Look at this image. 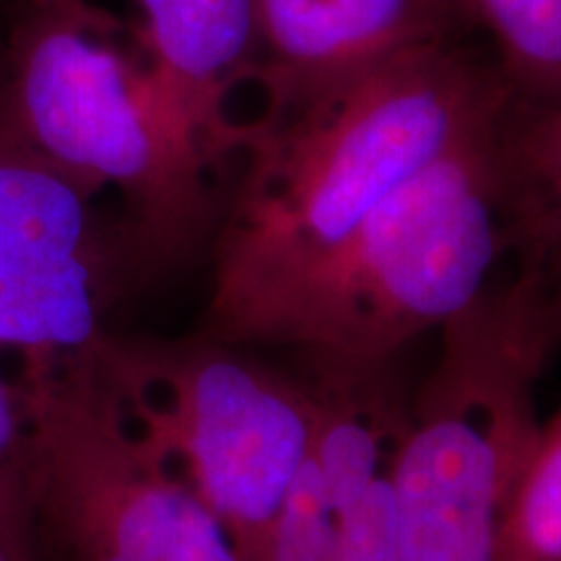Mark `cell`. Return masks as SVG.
I'll return each mask as SVG.
<instances>
[{"label": "cell", "mask_w": 561, "mask_h": 561, "mask_svg": "<svg viewBox=\"0 0 561 561\" xmlns=\"http://www.w3.org/2000/svg\"><path fill=\"white\" fill-rule=\"evenodd\" d=\"M13 392L37 525L70 561H242L219 520L133 430L94 346L21 359Z\"/></svg>", "instance_id": "obj_6"}, {"label": "cell", "mask_w": 561, "mask_h": 561, "mask_svg": "<svg viewBox=\"0 0 561 561\" xmlns=\"http://www.w3.org/2000/svg\"><path fill=\"white\" fill-rule=\"evenodd\" d=\"M133 30L153 73L224 164L234 159L237 94L263 66L255 0H133Z\"/></svg>", "instance_id": "obj_9"}, {"label": "cell", "mask_w": 561, "mask_h": 561, "mask_svg": "<svg viewBox=\"0 0 561 561\" xmlns=\"http://www.w3.org/2000/svg\"><path fill=\"white\" fill-rule=\"evenodd\" d=\"M335 528L339 561H401L390 476L382 473L362 496L335 510Z\"/></svg>", "instance_id": "obj_16"}, {"label": "cell", "mask_w": 561, "mask_h": 561, "mask_svg": "<svg viewBox=\"0 0 561 561\" xmlns=\"http://www.w3.org/2000/svg\"><path fill=\"white\" fill-rule=\"evenodd\" d=\"M94 198L13 128L0 102V351L55 359L104 335L112 276L130 248L104 231Z\"/></svg>", "instance_id": "obj_7"}, {"label": "cell", "mask_w": 561, "mask_h": 561, "mask_svg": "<svg viewBox=\"0 0 561 561\" xmlns=\"http://www.w3.org/2000/svg\"><path fill=\"white\" fill-rule=\"evenodd\" d=\"M0 102L83 191L121 195L133 261L170 265L216 231L224 161L153 73L133 24L91 0H24Z\"/></svg>", "instance_id": "obj_2"}, {"label": "cell", "mask_w": 561, "mask_h": 561, "mask_svg": "<svg viewBox=\"0 0 561 561\" xmlns=\"http://www.w3.org/2000/svg\"><path fill=\"white\" fill-rule=\"evenodd\" d=\"M0 561H9V559H5V553H3V549H0Z\"/></svg>", "instance_id": "obj_17"}, {"label": "cell", "mask_w": 561, "mask_h": 561, "mask_svg": "<svg viewBox=\"0 0 561 561\" xmlns=\"http://www.w3.org/2000/svg\"><path fill=\"white\" fill-rule=\"evenodd\" d=\"M257 81L307 83L460 42L473 24L462 0H255Z\"/></svg>", "instance_id": "obj_8"}, {"label": "cell", "mask_w": 561, "mask_h": 561, "mask_svg": "<svg viewBox=\"0 0 561 561\" xmlns=\"http://www.w3.org/2000/svg\"><path fill=\"white\" fill-rule=\"evenodd\" d=\"M261 561H339L335 512L322 494L310 462L286 496Z\"/></svg>", "instance_id": "obj_15"}, {"label": "cell", "mask_w": 561, "mask_h": 561, "mask_svg": "<svg viewBox=\"0 0 561 561\" xmlns=\"http://www.w3.org/2000/svg\"><path fill=\"white\" fill-rule=\"evenodd\" d=\"M494 39L496 66L517 100L561 104V0H462Z\"/></svg>", "instance_id": "obj_12"}, {"label": "cell", "mask_w": 561, "mask_h": 561, "mask_svg": "<svg viewBox=\"0 0 561 561\" xmlns=\"http://www.w3.org/2000/svg\"><path fill=\"white\" fill-rule=\"evenodd\" d=\"M314 432L310 468L333 512L354 502L388 473L409 421V401L398 390L390 364L310 362Z\"/></svg>", "instance_id": "obj_10"}, {"label": "cell", "mask_w": 561, "mask_h": 561, "mask_svg": "<svg viewBox=\"0 0 561 561\" xmlns=\"http://www.w3.org/2000/svg\"><path fill=\"white\" fill-rule=\"evenodd\" d=\"M439 333L388 468L398 559L494 561L541 432L536 385L559 348L536 271L517 261Z\"/></svg>", "instance_id": "obj_4"}, {"label": "cell", "mask_w": 561, "mask_h": 561, "mask_svg": "<svg viewBox=\"0 0 561 561\" xmlns=\"http://www.w3.org/2000/svg\"><path fill=\"white\" fill-rule=\"evenodd\" d=\"M494 561H561V409L541 421Z\"/></svg>", "instance_id": "obj_13"}, {"label": "cell", "mask_w": 561, "mask_h": 561, "mask_svg": "<svg viewBox=\"0 0 561 561\" xmlns=\"http://www.w3.org/2000/svg\"><path fill=\"white\" fill-rule=\"evenodd\" d=\"M512 227L517 261L541 280L546 312L561 346V104L517 100L507 125Z\"/></svg>", "instance_id": "obj_11"}, {"label": "cell", "mask_w": 561, "mask_h": 561, "mask_svg": "<svg viewBox=\"0 0 561 561\" xmlns=\"http://www.w3.org/2000/svg\"><path fill=\"white\" fill-rule=\"evenodd\" d=\"M512 110L494 128L411 174L219 341L369 367L390 364L413 339L439 331L486 289L500 257L515 250Z\"/></svg>", "instance_id": "obj_3"}, {"label": "cell", "mask_w": 561, "mask_h": 561, "mask_svg": "<svg viewBox=\"0 0 561 561\" xmlns=\"http://www.w3.org/2000/svg\"><path fill=\"white\" fill-rule=\"evenodd\" d=\"M37 530L16 392L0 375V549L5 559L39 561Z\"/></svg>", "instance_id": "obj_14"}, {"label": "cell", "mask_w": 561, "mask_h": 561, "mask_svg": "<svg viewBox=\"0 0 561 561\" xmlns=\"http://www.w3.org/2000/svg\"><path fill=\"white\" fill-rule=\"evenodd\" d=\"M234 191L214 234L206 331L224 333L371 208L462 140L494 128L517 94L460 42L325 81H257Z\"/></svg>", "instance_id": "obj_1"}, {"label": "cell", "mask_w": 561, "mask_h": 561, "mask_svg": "<svg viewBox=\"0 0 561 561\" xmlns=\"http://www.w3.org/2000/svg\"><path fill=\"white\" fill-rule=\"evenodd\" d=\"M104 380L146 445L227 530L242 561H261L286 496L310 460L314 392L210 339L94 343Z\"/></svg>", "instance_id": "obj_5"}]
</instances>
